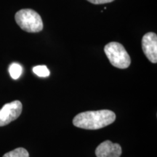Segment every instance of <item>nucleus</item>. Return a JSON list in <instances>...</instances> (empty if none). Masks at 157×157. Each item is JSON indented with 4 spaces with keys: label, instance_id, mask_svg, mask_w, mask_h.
Here are the masks:
<instances>
[{
    "label": "nucleus",
    "instance_id": "obj_2",
    "mask_svg": "<svg viewBox=\"0 0 157 157\" xmlns=\"http://www.w3.org/2000/svg\"><path fill=\"white\" fill-rule=\"evenodd\" d=\"M15 19L21 29L26 32L36 33L43 29L42 17L33 10L23 9L17 11Z\"/></svg>",
    "mask_w": 157,
    "mask_h": 157
},
{
    "label": "nucleus",
    "instance_id": "obj_8",
    "mask_svg": "<svg viewBox=\"0 0 157 157\" xmlns=\"http://www.w3.org/2000/svg\"><path fill=\"white\" fill-rule=\"evenodd\" d=\"M2 157H29V154L25 148H17L8 153H6Z\"/></svg>",
    "mask_w": 157,
    "mask_h": 157
},
{
    "label": "nucleus",
    "instance_id": "obj_5",
    "mask_svg": "<svg viewBox=\"0 0 157 157\" xmlns=\"http://www.w3.org/2000/svg\"><path fill=\"white\" fill-rule=\"evenodd\" d=\"M142 49L146 58L153 63H156L157 36L155 33L148 32L143 36Z\"/></svg>",
    "mask_w": 157,
    "mask_h": 157
},
{
    "label": "nucleus",
    "instance_id": "obj_4",
    "mask_svg": "<svg viewBox=\"0 0 157 157\" xmlns=\"http://www.w3.org/2000/svg\"><path fill=\"white\" fill-rule=\"evenodd\" d=\"M22 103L19 101L6 103L0 109V127L6 126L17 119L22 113Z\"/></svg>",
    "mask_w": 157,
    "mask_h": 157
},
{
    "label": "nucleus",
    "instance_id": "obj_3",
    "mask_svg": "<svg viewBox=\"0 0 157 157\" xmlns=\"http://www.w3.org/2000/svg\"><path fill=\"white\" fill-rule=\"evenodd\" d=\"M104 52L111 64L116 68L124 69L128 68L131 63L130 57L120 43L116 42L109 43L104 48Z\"/></svg>",
    "mask_w": 157,
    "mask_h": 157
},
{
    "label": "nucleus",
    "instance_id": "obj_7",
    "mask_svg": "<svg viewBox=\"0 0 157 157\" xmlns=\"http://www.w3.org/2000/svg\"><path fill=\"white\" fill-rule=\"evenodd\" d=\"M23 72V68L19 63H13L9 67V73L13 79H17L21 76Z\"/></svg>",
    "mask_w": 157,
    "mask_h": 157
},
{
    "label": "nucleus",
    "instance_id": "obj_10",
    "mask_svg": "<svg viewBox=\"0 0 157 157\" xmlns=\"http://www.w3.org/2000/svg\"><path fill=\"white\" fill-rule=\"evenodd\" d=\"M90 3L94 4V5H101V4H106L112 2L114 0H87Z\"/></svg>",
    "mask_w": 157,
    "mask_h": 157
},
{
    "label": "nucleus",
    "instance_id": "obj_6",
    "mask_svg": "<svg viewBox=\"0 0 157 157\" xmlns=\"http://www.w3.org/2000/svg\"><path fill=\"white\" fill-rule=\"evenodd\" d=\"M121 151L120 145L105 140L96 148L95 155L97 157H120Z\"/></svg>",
    "mask_w": 157,
    "mask_h": 157
},
{
    "label": "nucleus",
    "instance_id": "obj_9",
    "mask_svg": "<svg viewBox=\"0 0 157 157\" xmlns=\"http://www.w3.org/2000/svg\"><path fill=\"white\" fill-rule=\"evenodd\" d=\"M33 72L40 77H48L50 76V72L46 66H36L33 68Z\"/></svg>",
    "mask_w": 157,
    "mask_h": 157
},
{
    "label": "nucleus",
    "instance_id": "obj_1",
    "mask_svg": "<svg viewBox=\"0 0 157 157\" xmlns=\"http://www.w3.org/2000/svg\"><path fill=\"white\" fill-rule=\"evenodd\" d=\"M116 120V114L110 110L90 111L78 113L74 118L73 124L84 129H99L111 124Z\"/></svg>",
    "mask_w": 157,
    "mask_h": 157
}]
</instances>
